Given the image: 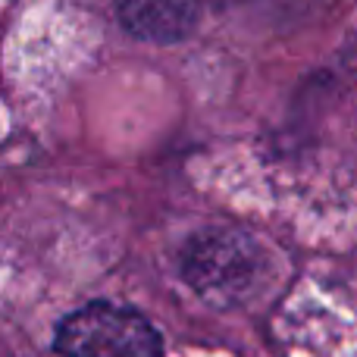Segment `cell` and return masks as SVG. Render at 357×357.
<instances>
[{"label":"cell","instance_id":"7a4b0ae2","mask_svg":"<svg viewBox=\"0 0 357 357\" xmlns=\"http://www.w3.org/2000/svg\"><path fill=\"white\" fill-rule=\"evenodd\" d=\"M260 270L257 248L241 235H204L185 254V276L195 291L216 301H235Z\"/></svg>","mask_w":357,"mask_h":357},{"label":"cell","instance_id":"6da1fadb","mask_svg":"<svg viewBox=\"0 0 357 357\" xmlns=\"http://www.w3.org/2000/svg\"><path fill=\"white\" fill-rule=\"evenodd\" d=\"M63 357H160L163 339L138 310L110 301L85 304L56 326Z\"/></svg>","mask_w":357,"mask_h":357},{"label":"cell","instance_id":"3957f363","mask_svg":"<svg viewBox=\"0 0 357 357\" xmlns=\"http://www.w3.org/2000/svg\"><path fill=\"white\" fill-rule=\"evenodd\" d=\"M116 16L142 41L176 44L197 22V0H116Z\"/></svg>","mask_w":357,"mask_h":357}]
</instances>
